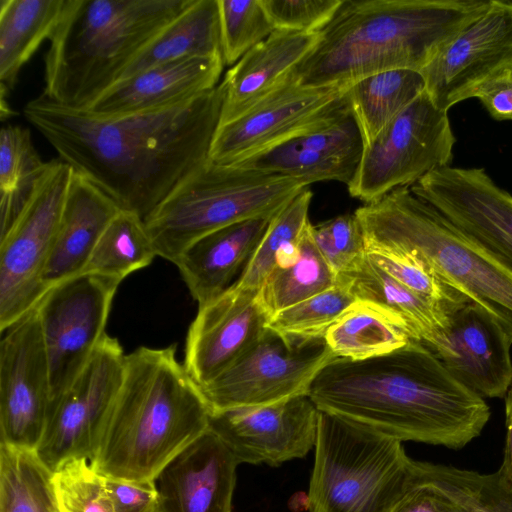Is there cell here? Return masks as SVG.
I'll return each mask as SVG.
<instances>
[{"mask_svg": "<svg viewBox=\"0 0 512 512\" xmlns=\"http://www.w3.org/2000/svg\"><path fill=\"white\" fill-rule=\"evenodd\" d=\"M223 100L220 82L183 104L116 118L96 117L43 94L23 112L62 161L120 210L145 221L209 160Z\"/></svg>", "mask_w": 512, "mask_h": 512, "instance_id": "6da1fadb", "label": "cell"}, {"mask_svg": "<svg viewBox=\"0 0 512 512\" xmlns=\"http://www.w3.org/2000/svg\"><path fill=\"white\" fill-rule=\"evenodd\" d=\"M308 396L320 411L401 442L453 450L480 436L491 414L484 398L413 339L362 361L336 357L316 376Z\"/></svg>", "mask_w": 512, "mask_h": 512, "instance_id": "7a4b0ae2", "label": "cell"}, {"mask_svg": "<svg viewBox=\"0 0 512 512\" xmlns=\"http://www.w3.org/2000/svg\"><path fill=\"white\" fill-rule=\"evenodd\" d=\"M490 0H343L298 66L300 84L348 88L390 70L420 72Z\"/></svg>", "mask_w": 512, "mask_h": 512, "instance_id": "3957f363", "label": "cell"}, {"mask_svg": "<svg viewBox=\"0 0 512 512\" xmlns=\"http://www.w3.org/2000/svg\"><path fill=\"white\" fill-rule=\"evenodd\" d=\"M211 410L176 358V345L139 347L125 358L121 386L91 466L106 478L154 480L209 428Z\"/></svg>", "mask_w": 512, "mask_h": 512, "instance_id": "277c9868", "label": "cell"}, {"mask_svg": "<svg viewBox=\"0 0 512 512\" xmlns=\"http://www.w3.org/2000/svg\"><path fill=\"white\" fill-rule=\"evenodd\" d=\"M192 0H68L44 57L43 95L85 109Z\"/></svg>", "mask_w": 512, "mask_h": 512, "instance_id": "5b68a950", "label": "cell"}, {"mask_svg": "<svg viewBox=\"0 0 512 512\" xmlns=\"http://www.w3.org/2000/svg\"><path fill=\"white\" fill-rule=\"evenodd\" d=\"M366 250L420 256L450 288L486 309L512 338V268L460 231L410 187L354 212Z\"/></svg>", "mask_w": 512, "mask_h": 512, "instance_id": "8992f818", "label": "cell"}, {"mask_svg": "<svg viewBox=\"0 0 512 512\" xmlns=\"http://www.w3.org/2000/svg\"><path fill=\"white\" fill-rule=\"evenodd\" d=\"M308 185L238 164L208 160L145 220L157 255L174 263L203 236L256 218H273Z\"/></svg>", "mask_w": 512, "mask_h": 512, "instance_id": "52a82bcc", "label": "cell"}, {"mask_svg": "<svg viewBox=\"0 0 512 512\" xmlns=\"http://www.w3.org/2000/svg\"><path fill=\"white\" fill-rule=\"evenodd\" d=\"M415 467L402 442L319 410L309 512H390Z\"/></svg>", "mask_w": 512, "mask_h": 512, "instance_id": "ba28073f", "label": "cell"}, {"mask_svg": "<svg viewBox=\"0 0 512 512\" xmlns=\"http://www.w3.org/2000/svg\"><path fill=\"white\" fill-rule=\"evenodd\" d=\"M74 175L52 160L26 202L0 234V331L34 309L48 290L43 284L62 210Z\"/></svg>", "mask_w": 512, "mask_h": 512, "instance_id": "9c48e42d", "label": "cell"}, {"mask_svg": "<svg viewBox=\"0 0 512 512\" xmlns=\"http://www.w3.org/2000/svg\"><path fill=\"white\" fill-rule=\"evenodd\" d=\"M456 143L448 112L424 91L363 147L349 194L365 204L394 189L411 187L428 173L449 166Z\"/></svg>", "mask_w": 512, "mask_h": 512, "instance_id": "30bf717a", "label": "cell"}, {"mask_svg": "<svg viewBox=\"0 0 512 512\" xmlns=\"http://www.w3.org/2000/svg\"><path fill=\"white\" fill-rule=\"evenodd\" d=\"M335 354L324 337H283L269 329L235 364L201 387L211 412L263 406L308 395Z\"/></svg>", "mask_w": 512, "mask_h": 512, "instance_id": "8fae6325", "label": "cell"}, {"mask_svg": "<svg viewBox=\"0 0 512 512\" xmlns=\"http://www.w3.org/2000/svg\"><path fill=\"white\" fill-rule=\"evenodd\" d=\"M121 282L83 272L50 287L37 304L52 401L72 384L107 334L106 323Z\"/></svg>", "mask_w": 512, "mask_h": 512, "instance_id": "7c38bea8", "label": "cell"}, {"mask_svg": "<svg viewBox=\"0 0 512 512\" xmlns=\"http://www.w3.org/2000/svg\"><path fill=\"white\" fill-rule=\"evenodd\" d=\"M126 355L106 334L72 384L51 402L38 456L56 471L71 459L93 458L122 383Z\"/></svg>", "mask_w": 512, "mask_h": 512, "instance_id": "4fadbf2b", "label": "cell"}, {"mask_svg": "<svg viewBox=\"0 0 512 512\" xmlns=\"http://www.w3.org/2000/svg\"><path fill=\"white\" fill-rule=\"evenodd\" d=\"M343 87H310L296 72L235 120L218 126L209 160L238 164L349 109Z\"/></svg>", "mask_w": 512, "mask_h": 512, "instance_id": "5bb4252c", "label": "cell"}, {"mask_svg": "<svg viewBox=\"0 0 512 512\" xmlns=\"http://www.w3.org/2000/svg\"><path fill=\"white\" fill-rule=\"evenodd\" d=\"M420 73L428 97L447 112L512 76V1L490 0L485 11Z\"/></svg>", "mask_w": 512, "mask_h": 512, "instance_id": "9a60e30c", "label": "cell"}, {"mask_svg": "<svg viewBox=\"0 0 512 512\" xmlns=\"http://www.w3.org/2000/svg\"><path fill=\"white\" fill-rule=\"evenodd\" d=\"M0 343V444L36 450L52 402L49 361L36 307Z\"/></svg>", "mask_w": 512, "mask_h": 512, "instance_id": "2e32d148", "label": "cell"}, {"mask_svg": "<svg viewBox=\"0 0 512 512\" xmlns=\"http://www.w3.org/2000/svg\"><path fill=\"white\" fill-rule=\"evenodd\" d=\"M319 409L308 395L274 404L211 412L209 430L238 464L278 466L314 449Z\"/></svg>", "mask_w": 512, "mask_h": 512, "instance_id": "e0dca14e", "label": "cell"}, {"mask_svg": "<svg viewBox=\"0 0 512 512\" xmlns=\"http://www.w3.org/2000/svg\"><path fill=\"white\" fill-rule=\"evenodd\" d=\"M410 189L512 268V195L483 168H438Z\"/></svg>", "mask_w": 512, "mask_h": 512, "instance_id": "ac0fdd59", "label": "cell"}, {"mask_svg": "<svg viewBox=\"0 0 512 512\" xmlns=\"http://www.w3.org/2000/svg\"><path fill=\"white\" fill-rule=\"evenodd\" d=\"M439 346L446 369L482 398H504L512 384V338L486 309L469 300L444 310Z\"/></svg>", "mask_w": 512, "mask_h": 512, "instance_id": "d6986e66", "label": "cell"}, {"mask_svg": "<svg viewBox=\"0 0 512 512\" xmlns=\"http://www.w3.org/2000/svg\"><path fill=\"white\" fill-rule=\"evenodd\" d=\"M269 319L257 292L233 285L199 305L185 345L191 378L201 388L221 375L259 342Z\"/></svg>", "mask_w": 512, "mask_h": 512, "instance_id": "ffe728a7", "label": "cell"}, {"mask_svg": "<svg viewBox=\"0 0 512 512\" xmlns=\"http://www.w3.org/2000/svg\"><path fill=\"white\" fill-rule=\"evenodd\" d=\"M363 141L350 109L238 163L265 174L304 181H352Z\"/></svg>", "mask_w": 512, "mask_h": 512, "instance_id": "44dd1931", "label": "cell"}, {"mask_svg": "<svg viewBox=\"0 0 512 512\" xmlns=\"http://www.w3.org/2000/svg\"><path fill=\"white\" fill-rule=\"evenodd\" d=\"M238 462L209 429L154 479L157 512H231Z\"/></svg>", "mask_w": 512, "mask_h": 512, "instance_id": "7402d4cb", "label": "cell"}, {"mask_svg": "<svg viewBox=\"0 0 512 512\" xmlns=\"http://www.w3.org/2000/svg\"><path fill=\"white\" fill-rule=\"evenodd\" d=\"M222 55L185 58L156 66L114 83L84 111L116 118L174 107L219 84Z\"/></svg>", "mask_w": 512, "mask_h": 512, "instance_id": "603a6c76", "label": "cell"}, {"mask_svg": "<svg viewBox=\"0 0 512 512\" xmlns=\"http://www.w3.org/2000/svg\"><path fill=\"white\" fill-rule=\"evenodd\" d=\"M320 32L274 30L225 74L219 126L227 124L284 84L312 52Z\"/></svg>", "mask_w": 512, "mask_h": 512, "instance_id": "cb8c5ba5", "label": "cell"}, {"mask_svg": "<svg viewBox=\"0 0 512 512\" xmlns=\"http://www.w3.org/2000/svg\"><path fill=\"white\" fill-rule=\"evenodd\" d=\"M271 219H249L223 227L198 239L182 252L175 265L198 306L217 297L235 282Z\"/></svg>", "mask_w": 512, "mask_h": 512, "instance_id": "d4e9b609", "label": "cell"}, {"mask_svg": "<svg viewBox=\"0 0 512 512\" xmlns=\"http://www.w3.org/2000/svg\"><path fill=\"white\" fill-rule=\"evenodd\" d=\"M119 211L108 195L74 171L42 278L47 289L84 271L98 240Z\"/></svg>", "mask_w": 512, "mask_h": 512, "instance_id": "484cf974", "label": "cell"}, {"mask_svg": "<svg viewBox=\"0 0 512 512\" xmlns=\"http://www.w3.org/2000/svg\"><path fill=\"white\" fill-rule=\"evenodd\" d=\"M216 55H222L218 0H192L125 67L116 82L173 61Z\"/></svg>", "mask_w": 512, "mask_h": 512, "instance_id": "4316f807", "label": "cell"}, {"mask_svg": "<svg viewBox=\"0 0 512 512\" xmlns=\"http://www.w3.org/2000/svg\"><path fill=\"white\" fill-rule=\"evenodd\" d=\"M357 300L372 303L397 318L413 340L431 351L442 338L444 313L376 266L367 256L351 272L345 273Z\"/></svg>", "mask_w": 512, "mask_h": 512, "instance_id": "83f0119b", "label": "cell"}, {"mask_svg": "<svg viewBox=\"0 0 512 512\" xmlns=\"http://www.w3.org/2000/svg\"><path fill=\"white\" fill-rule=\"evenodd\" d=\"M68 0L0 1L1 96L16 84L22 67L50 40Z\"/></svg>", "mask_w": 512, "mask_h": 512, "instance_id": "f1b7e54d", "label": "cell"}, {"mask_svg": "<svg viewBox=\"0 0 512 512\" xmlns=\"http://www.w3.org/2000/svg\"><path fill=\"white\" fill-rule=\"evenodd\" d=\"M425 91L420 72L390 70L362 78L345 92L363 147Z\"/></svg>", "mask_w": 512, "mask_h": 512, "instance_id": "f546056e", "label": "cell"}, {"mask_svg": "<svg viewBox=\"0 0 512 512\" xmlns=\"http://www.w3.org/2000/svg\"><path fill=\"white\" fill-rule=\"evenodd\" d=\"M324 339L336 357L352 361L393 352L412 340L392 314L359 300L328 328Z\"/></svg>", "mask_w": 512, "mask_h": 512, "instance_id": "4dcf8cb0", "label": "cell"}, {"mask_svg": "<svg viewBox=\"0 0 512 512\" xmlns=\"http://www.w3.org/2000/svg\"><path fill=\"white\" fill-rule=\"evenodd\" d=\"M312 224L298 242V255L286 265H276L257 292L269 318L278 312L321 293L338 281L312 237Z\"/></svg>", "mask_w": 512, "mask_h": 512, "instance_id": "1f68e13d", "label": "cell"}, {"mask_svg": "<svg viewBox=\"0 0 512 512\" xmlns=\"http://www.w3.org/2000/svg\"><path fill=\"white\" fill-rule=\"evenodd\" d=\"M0 512H61L54 471L36 450L0 444Z\"/></svg>", "mask_w": 512, "mask_h": 512, "instance_id": "d6a6232c", "label": "cell"}, {"mask_svg": "<svg viewBox=\"0 0 512 512\" xmlns=\"http://www.w3.org/2000/svg\"><path fill=\"white\" fill-rule=\"evenodd\" d=\"M156 256L145 221L134 213L120 210L98 240L83 272L122 281L150 265Z\"/></svg>", "mask_w": 512, "mask_h": 512, "instance_id": "836d02e7", "label": "cell"}, {"mask_svg": "<svg viewBox=\"0 0 512 512\" xmlns=\"http://www.w3.org/2000/svg\"><path fill=\"white\" fill-rule=\"evenodd\" d=\"M47 162L34 147L28 129L7 125L0 132L1 232L16 217Z\"/></svg>", "mask_w": 512, "mask_h": 512, "instance_id": "e575fe53", "label": "cell"}, {"mask_svg": "<svg viewBox=\"0 0 512 512\" xmlns=\"http://www.w3.org/2000/svg\"><path fill=\"white\" fill-rule=\"evenodd\" d=\"M312 196L306 187L270 220L263 238L233 286L258 292L278 258L297 249L310 224L308 215Z\"/></svg>", "mask_w": 512, "mask_h": 512, "instance_id": "d590c367", "label": "cell"}, {"mask_svg": "<svg viewBox=\"0 0 512 512\" xmlns=\"http://www.w3.org/2000/svg\"><path fill=\"white\" fill-rule=\"evenodd\" d=\"M357 301L349 277L341 274L331 288L272 316L267 329L287 338L324 337L328 328Z\"/></svg>", "mask_w": 512, "mask_h": 512, "instance_id": "8d00e7d4", "label": "cell"}, {"mask_svg": "<svg viewBox=\"0 0 512 512\" xmlns=\"http://www.w3.org/2000/svg\"><path fill=\"white\" fill-rule=\"evenodd\" d=\"M424 466L430 478L466 512H512V491L499 483L495 473L427 462Z\"/></svg>", "mask_w": 512, "mask_h": 512, "instance_id": "74e56055", "label": "cell"}, {"mask_svg": "<svg viewBox=\"0 0 512 512\" xmlns=\"http://www.w3.org/2000/svg\"><path fill=\"white\" fill-rule=\"evenodd\" d=\"M221 52L233 66L275 29L260 0H218Z\"/></svg>", "mask_w": 512, "mask_h": 512, "instance_id": "f35d334b", "label": "cell"}, {"mask_svg": "<svg viewBox=\"0 0 512 512\" xmlns=\"http://www.w3.org/2000/svg\"><path fill=\"white\" fill-rule=\"evenodd\" d=\"M368 258L405 287L444 310L468 300L447 286L418 255L409 252L368 251Z\"/></svg>", "mask_w": 512, "mask_h": 512, "instance_id": "ab89813d", "label": "cell"}, {"mask_svg": "<svg viewBox=\"0 0 512 512\" xmlns=\"http://www.w3.org/2000/svg\"><path fill=\"white\" fill-rule=\"evenodd\" d=\"M61 512H113L105 477L86 458L71 459L54 472Z\"/></svg>", "mask_w": 512, "mask_h": 512, "instance_id": "60d3db41", "label": "cell"}, {"mask_svg": "<svg viewBox=\"0 0 512 512\" xmlns=\"http://www.w3.org/2000/svg\"><path fill=\"white\" fill-rule=\"evenodd\" d=\"M275 30L320 32L343 0H260Z\"/></svg>", "mask_w": 512, "mask_h": 512, "instance_id": "b9f144b4", "label": "cell"}, {"mask_svg": "<svg viewBox=\"0 0 512 512\" xmlns=\"http://www.w3.org/2000/svg\"><path fill=\"white\" fill-rule=\"evenodd\" d=\"M390 512H466L427 474L424 462L415 461L414 472Z\"/></svg>", "mask_w": 512, "mask_h": 512, "instance_id": "7bdbcfd3", "label": "cell"}, {"mask_svg": "<svg viewBox=\"0 0 512 512\" xmlns=\"http://www.w3.org/2000/svg\"><path fill=\"white\" fill-rule=\"evenodd\" d=\"M105 483L113 512H157L154 480L135 482L105 477Z\"/></svg>", "mask_w": 512, "mask_h": 512, "instance_id": "ee69618b", "label": "cell"}, {"mask_svg": "<svg viewBox=\"0 0 512 512\" xmlns=\"http://www.w3.org/2000/svg\"><path fill=\"white\" fill-rule=\"evenodd\" d=\"M324 224L347 265L346 273L353 271L367 254L365 238L355 214L339 215Z\"/></svg>", "mask_w": 512, "mask_h": 512, "instance_id": "f6af8a7d", "label": "cell"}, {"mask_svg": "<svg viewBox=\"0 0 512 512\" xmlns=\"http://www.w3.org/2000/svg\"><path fill=\"white\" fill-rule=\"evenodd\" d=\"M476 98L494 119L512 120V76L490 84Z\"/></svg>", "mask_w": 512, "mask_h": 512, "instance_id": "bcb514c9", "label": "cell"}, {"mask_svg": "<svg viewBox=\"0 0 512 512\" xmlns=\"http://www.w3.org/2000/svg\"><path fill=\"white\" fill-rule=\"evenodd\" d=\"M506 441L503 460L495 472L499 483L508 491H512V384L505 396Z\"/></svg>", "mask_w": 512, "mask_h": 512, "instance_id": "7dc6e473", "label": "cell"}]
</instances>
